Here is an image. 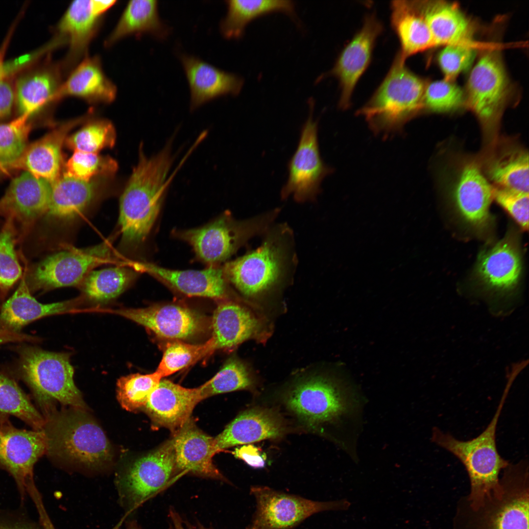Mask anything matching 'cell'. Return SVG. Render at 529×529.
<instances>
[{
    "instance_id": "cell-1",
    "label": "cell",
    "mask_w": 529,
    "mask_h": 529,
    "mask_svg": "<svg viewBox=\"0 0 529 529\" xmlns=\"http://www.w3.org/2000/svg\"><path fill=\"white\" fill-rule=\"evenodd\" d=\"M173 142L171 137L162 149L150 157L141 145L139 161L120 199L119 222L125 245H136L145 240L171 182L186 161L183 158L169 175L175 158Z\"/></svg>"
},
{
    "instance_id": "cell-2",
    "label": "cell",
    "mask_w": 529,
    "mask_h": 529,
    "mask_svg": "<svg viewBox=\"0 0 529 529\" xmlns=\"http://www.w3.org/2000/svg\"><path fill=\"white\" fill-rule=\"evenodd\" d=\"M264 235L259 247L222 267L227 281L250 298L290 282L297 265L293 232L287 223L273 225Z\"/></svg>"
},
{
    "instance_id": "cell-3",
    "label": "cell",
    "mask_w": 529,
    "mask_h": 529,
    "mask_svg": "<svg viewBox=\"0 0 529 529\" xmlns=\"http://www.w3.org/2000/svg\"><path fill=\"white\" fill-rule=\"evenodd\" d=\"M43 415L46 454L89 468L110 462L113 452L102 429L83 409L57 412L52 408Z\"/></svg>"
},
{
    "instance_id": "cell-4",
    "label": "cell",
    "mask_w": 529,
    "mask_h": 529,
    "mask_svg": "<svg viewBox=\"0 0 529 529\" xmlns=\"http://www.w3.org/2000/svg\"><path fill=\"white\" fill-rule=\"evenodd\" d=\"M405 61L398 52L383 81L357 113L377 135L400 131L423 109L427 83L408 68Z\"/></svg>"
},
{
    "instance_id": "cell-5",
    "label": "cell",
    "mask_w": 529,
    "mask_h": 529,
    "mask_svg": "<svg viewBox=\"0 0 529 529\" xmlns=\"http://www.w3.org/2000/svg\"><path fill=\"white\" fill-rule=\"evenodd\" d=\"M510 386L507 384L490 422L477 437L464 441L437 428L433 432L432 441L455 456L465 467L470 482V500L476 509L498 490L500 473L509 463L498 451L496 433Z\"/></svg>"
},
{
    "instance_id": "cell-6",
    "label": "cell",
    "mask_w": 529,
    "mask_h": 529,
    "mask_svg": "<svg viewBox=\"0 0 529 529\" xmlns=\"http://www.w3.org/2000/svg\"><path fill=\"white\" fill-rule=\"evenodd\" d=\"M285 402L291 411L311 427L354 419L361 407L345 385L321 375L297 382L286 394Z\"/></svg>"
},
{
    "instance_id": "cell-7",
    "label": "cell",
    "mask_w": 529,
    "mask_h": 529,
    "mask_svg": "<svg viewBox=\"0 0 529 529\" xmlns=\"http://www.w3.org/2000/svg\"><path fill=\"white\" fill-rule=\"evenodd\" d=\"M20 368L23 380L43 412L51 407L52 400L73 408L85 409L74 383V369L69 354L27 347L21 352Z\"/></svg>"
},
{
    "instance_id": "cell-8",
    "label": "cell",
    "mask_w": 529,
    "mask_h": 529,
    "mask_svg": "<svg viewBox=\"0 0 529 529\" xmlns=\"http://www.w3.org/2000/svg\"><path fill=\"white\" fill-rule=\"evenodd\" d=\"M280 212L276 208L249 219H234L228 213L203 227L181 231L178 235L193 248L197 257L213 265L226 260L250 239L264 235Z\"/></svg>"
},
{
    "instance_id": "cell-9",
    "label": "cell",
    "mask_w": 529,
    "mask_h": 529,
    "mask_svg": "<svg viewBox=\"0 0 529 529\" xmlns=\"http://www.w3.org/2000/svg\"><path fill=\"white\" fill-rule=\"evenodd\" d=\"M250 493L255 499L256 509L246 529H293L315 514L345 510L350 506L345 499L314 501L267 486H252Z\"/></svg>"
},
{
    "instance_id": "cell-10",
    "label": "cell",
    "mask_w": 529,
    "mask_h": 529,
    "mask_svg": "<svg viewBox=\"0 0 529 529\" xmlns=\"http://www.w3.org/2000/svg\"><path fill=\"white\" fill-rule=\"evenodd\" d=\"M310 112L303 125L297 148L288 164L289 175L281 191L282 199L292 196L297 202L314 201L321 184L332 168L322 160L318 141V123L313 118V101L310 100Z\"/></svg>"
},
{
    "instance_id": "cell-11",
    "label": "cell",
    "mask_w": 529,
    "mask_h": 529,
    "mask_svg": "<svg viewBox=\"0 0 529 529\" xmlns=\"http://www.w3.org/2000/svg\"><path fill=\"white\" fill-rule=\"evenodd\" d=\"M176 470L172 439L135 460L118 480L126 514L163 488Z\"/></svg>"
},
{
    "instance_id": "cell-12",
    "label": "cell",
    "mask_w": 529,
    "mask_h": 529,
    "mask_svg": "<svg viewBox=\"0 0 529 529\" xmlns=\"http://www.w3.org/2000/svg\"><path fill=\"white\" fill-rule=\"evenodd\" d=\"M46 451L42 430L19 429L9 419L0 421V470L12 476L22 494L35 484L34 467Z\"/></svg>"
},
{
    "instance_id": "cell-13",
    "label": "cell",
    "mask_w": 529,
    "mask_h": 529,
    "mask_svg": "<svg viewBox=\"0 0 529 529\" xmlns=\"http://www.w3.org/2000/svg\"><path fill=\"white\" fill-rule=\"evenodd\" d=\"M529 465L509 463L500 479L497 502L484 517L483 529H529Z\"/></svg>"
},
{
    "instance_id": "cell-14",
    "label": "cell",
    "mask_w": 529,
    "mask_h": 529,
    "mask_svg": "<svg viewBox=\"0 0 529 529\" xmlns=\"http://www.w3.org/2000/svg\"><path fill=\"white\" fill-rule=\"evenodd\" d=\"M469 106L485 122L499 115L509 92V82L500 56L494 51L482 55L470 73L467 85Z\"/></svg>"
},
{
    "instance_id": "cell-15",
    "label": "cell",
    "mask_w": 529,
    "mask_h": 529,
    "mask_svg": "<svg viewBox=\"0 0 529 529\" xmlns=\"http://www.w3.org/2000/svg\"><path fill=\"white\" fill-rule=\"evenodd\" d=\"M110 248L105 242L85 248H70L46 258L36 267L33 280L39 289L78 285L95 266L107 262Z\"/></svg>"
},
{
    "instance_id": "cell-16",
    "label": "cell",
    "mask_w": 529,
    "mask_h": 529,
    "mask_svg": "<svg viewBox=\"0 0 529 529\" xmlns=\"http://www.w3.org/2000/svg\"><path fill=\"white\" fill-rule=\"evenodd\" d=\"M382 30V24L375 16H367L361 29L342 49L329 72L339 81V106L341 109L350 106L355 87L370 62L376 39Z\"/></svg>"
},
{
    "instance_id": "cell-17",
    "label": "cell",
    "mask_w": 529,
    "mask_h": 529,
    "mask_svg": "<svg viewBox=\"0 0 529 529\" xmlns=\"http://www.w3.org/2000/svg\"><path fill=\"white\" fill-rule=\"evenodd\" d=\"M115 312L140 324L161 337L186 339L199 333L203 318L193 310L174 304L121 309Z\"/></svg>"
},
{
    "instance_id": "cell-18",
    "label": "cell",
    "mask_w": 529,
    "mask_h": 529,
    "mask_svg": "<svg viewBox=\"0 0 529 529\" xmlns=\"http://www.w3.org/2000/svg\"><path fill=\"white\" fill-rule=\"evenodd\" d=\"M202 400L200 387L188 388L162 380L143 409L154 426L167 428L174 434L191 419L194 408Z\"/></svg>"
},
{
    "instance_id": "cell-19",
    "label": "cell",
    "mask_w": 529,
    "mask_h": 529,
    "mask_svg": "<svg viewBox=\"0 0 529 529\" xmlns=\"http://www.w3.org/2000/svg\"><path fill=\"white\" fill-rule=\"evenodd\" d=\"M190 90V110L225 95H238L244 79L235 73L221 70L194 55H180Z\"/></svg>"
},
{
    "instance_id": "cell-20",
    "label": "cell",
    "mask_w": 529,
    "mask_h": 529,
    "mask_svg": "<svg viewBox=\"0 0 529 529\" xmlns=\"http://www.w3.org/2000/svg\"><path fill=\"white\" fill-rule=\"evenodd\" d=\"M61 63L50 60L24 71L15 79L16 101L20 115L29 117L51 103L59 100L63 82Z\"/></svg>"
},
{
    "instance_id": "cell-21",
    "label": "cell",
    "mask_w": 529,
    "mask_h": 529,
    "mask_svg": "<svg viewBox=\"0 0 529 529\" xmlns=\"http://www.w3.org/2000/svg\"><path fill=\"white\" fill-rule=\"evenodd\" d=\"M50 184L24 172L12 180L0 198V215L24 225L48 213Z\"/></svg>"
},
{
    "instance_id": "cell-22",
    "label": "cell",
    "mask_w": 529,
    "mask_h": 529,
    "mask_svg": "<svg viewBox=\"0 0 529 529\" xmlns=\"http://www.w3.org/2000/svg\"><path fill=\"white\" fill-rule=\"evenodd\" d=\"M102 17L94 11L92 0H74L70 3L55 27V35L68 45L61 62L64 73L77 65L86 54L92 40L100 26Z\"/></svg>"
},
{
    "instance_id": "cell-23",
    "label": "cell",
    "mask_w": 529,
    "mask_h": 529,
    "mask_svg": "<svg viewBox=\"0 0 529 529\" xmlns=\"http://www.w3.org/2000/svg\"><path fill=\"white\" fill-rule=\"evenodd\" d=\"M132 265L136 270L151 275L188 296L219 299L227 294V280L222 268L211 265L201 270H179L144 262H134Z\"/></svg>"
},
{
    "instance_id": "cell-24",
    "label": "cell",
    "mask_w": 529,
    "mask_h": 529,
    "mask_svg": "<svg viewBox=\"0 0 529 529\" xmlns=\"http://www.w3.org/2000/svg\"><path fill=\"white\" fill-rule=\"evenodd\" d=\"M171 439L177 470L223 479L212 460L214 456L219 452L215 438L200 430L191 419L174 434Z\"/></svg>"
},
{
    "instance_id": "cell-25",
    "label": "cell",
    "mask_w": 529,
    "mask_h": 529,
    "mask_svg": "<svg viewBox=\"0 0 529 529\" xmlns=\"http://www.w3.org/2000/svg\"><path fill=\"white\" fill-rule=\"evenodd\" d=\"M215 349H231L249 339L265 337L262 319L247 307L232 301L220 304L212 319Z\"/></svg>"
},
{
    "instance_id": "cell-26",
    "label": "cell",
    "mask_w": 529,
    "mask_h": 529,
    "mask_svg": "<svg viewBox=\"0 0 529 529\" xmlns=\"http://www.w3.org/2000/svg\"><path fill=\"white\" fill-rule=\"evenodd\" d=\"M286 431L282 417L268 409L256 408L237 416L215 438L220 452L234 446L278 438Z\"/></svg>"
},
{
    "instance_id": "cell-27",
    "label": "cell",
    "mask_w": 529,
    "mask_h": 529,
    "mask_svg": "<svg viewBox=\"0 0 529 529\" xmlns=\"http://www.w3.org/2000/svg\"><path fill=\"white\" fill-rule=\"evenodd\" d=\"M81 120L64 123L43 137L28 144L10 168L22 169L50 184L60 176L62 147L70 131Z\"/></svg>"
},
{
    "instance_id": "cell-28",
    "label": "cell",
    "mask_w": 529,
    "mask_h": 529,
    "mask_svg": "<svg viewBox=\"0 0 529 529\" xmlns=\"http://www.w3.org/2000/svg\"><path fill=\"white\" fill-rule=\"evenodd\" d=\"M494 187L475 163L466 164L456 181L454 198L463 218L477 227L485 226L489 220V209Z\"/></svg>"
},
{
    "instance_id": "cell-29",
    "label": "cell",
    "mask_w": 529,
    "mask_h": 529,
    "mask_svg": "<svg viewBox=\"0 0 529 529\" xmlns=\"http://www.w3.org/2000/svg\"><path fill=\"white\" fill-rule=\"evenodd\" d=\"M521 269L520 254L515 244L504 239L483 251L479 259L477 271L489 289L508 292L516 286Z\"/></svg>"
},
{
    "instance_id": "cell-30",
    "label": "cell",
    "mask_w": 529,
    "mask_h": 529,
    "mask_svg": "<svg viewBox=\"0 0 529 529\" xmlns=\"http://www.w3.org/2000/svg\"><path fill=\"white\" fill-rule=\"evenodd\" d=\"M117 88L106 76L98 56H86L63 81L59 99L74 96L90 102L109 103L115 99Z\"/></svg>"
},
{
    "instance_id": "cell-31",
    "label": "cell",
    "mask_w": 529,
    "mask_h": 529,
    "mask_svg": "<svg viewBox=\"0 0 529 529\" xmlns=\"http://www.w3.org/2000/svg\"><path fill=\"white\" fill-rule=\"evenodd\" d=\"M412 1L436 45L471 44V25L456 5L442 1Z\"/></svg>"
},
{
    "instance_id": "cell-32",
    "label": "cell",
    "mask_w": 529,
    "mask_h": 529,
    "mask_svg": "<svg viewBox=\"0 0 529 529\" xmlns=\"http://www.w3.org/2000/svg\"><path fill=\"white\" fill-rule=\"evenodd\" d=\"M48 214L63 222L71 221L80 216L94 200L98 184L65 174L50 184Z\"/></svg>"
},
{
    "instance_id": "cell-33",
    "label": "cell",
    "mask_w": 529,
    "mask_h": 529,
    "mask_svg": "<svg viewBox=\"0 0 529 529\" xmlns=\"http://www.w3.org/2000/svg\"><path fill=\"white\" fill-rule=\"evenodd\" d=\"M75 301L42 304L31 294L23 278L19 287L3 304L0 321L5 329L16 332L28 323L46 316L62 313L72 310Z\"/></svg>"
},
{
    "instance_id": "cell-34",
    "label": "cell",
    "mask_w": 529,
    "mask_h": 529,
    "mask_svg": "<svg viewBox=\"0 0 529 529\" xmlns=\"http://www.w3.org/2000/svg\"><path fill=\"white\" fill-rule=\"evenodd\" d=\"M391 9V24L399 40L402 58L406 60L436 46L427 24L412 1H393Z\"/></svg>"
},
{
    "instance_id": "cell-35",
    "label": "cell",
    "mask_w": 529,
    "mask_h": 529,
    "mask_svg": "<svg viewBox=\"0 0 529 529\" xmlns=\"http://www.w3.org/2000/svg\"><path fill=\"white\" fill-rule=\"evenodd\" d=\"M156 0L129 1L117 24L105 42L110 47L120 40L132 34L148 33L158 39H165L170 27L161 19Z\"/></svg>"
},
{
    "instance_id": "cell-36",
    "label": "cell",
    "mask_w": 529,
    "mask_h": 529,
    "mask_svg": "<svg viewBox=\"0 0 529 529\" xmlns=\"http://www.w3.org/2000/svg\"><path fill=\"white\" fill-rule=\"evenodd\" d=\"M227 12L220 21L219 29L227 39L241 37L247 25L263 15L281 12L290 15L295 13V4L290 0H228Z\"/></svg>"
},
{
    "instance_id": "cell-37",
    "label": "cell",
    "mask_w": 529,
    "mask_h": 529,
    "mask_svg": "<svg viewBox=\"0 0 529 529\" xmlns=\"http://www.w3.org/2000/svg\"><path fill=\"white\" fill-rule=\"evenodd\" d=\"M487 174L498 187L529 193L528 153L520 149L503 152L491 160Z\"/></svg>"
},
{
    "instance_id": "cell-38",
    "label": "cell",
    "mask_w": 529,
    "mask_h": 529,
    "mask_svg": "<svg viewBox=\"0 0 529 529\" xmlns=\"http://www.w3.org/2000/svg\"><path fill=\"white\" fill-rule=\"evenodd\" d=\"M13 416L32 429L42 430L45 418L12 379L0 373V421Z\"/></svg>"
},
{
    "instance_id": "cell-39",
    "label": "cell",
    "mask_w": 529,
    "mask_h": 529,
    "mask_svg": "<svg viewBox=\"0 0 529 529\" xmlns=\"http://www.w3.org/2000/svg\"><path fill=\"white\" fill-rule=\"evenodd\" d=\"M134 276L133 272L121 267L92 271L85 277L83 290L86 296L94 301H108L125 290Z\"/></svg>"
},
{
    "instance_id": "cell-40",
    "label": "cell",
    "mask_w": 529,
    "mask_h": 529,
    "mask_svg": "<svg viewBox=\"0 0 529 529\" xmlns=\"http://www.w3.org/2000/svg\"><path fill=\"white\" fill-rule=\"evenodd\" d=\"M254 383L247 365L236 358H231L213 378L199 387L203 400L217 394L251 389Z\"/></svg>"
},
{
    "instance_id": "cell-41",
    "label": "cell",
    "mask_w": 529,
    "mask_h": 529,
    "mask_svg": "<svg viewBox=\"0 0 529 529\" xmlns=\"http://www.w3.org/2000/svg\"><path fill=\"white\" fill-rule=\"evenodd\" d=\"M215 350L213 337L201 344L180 341L169 342L165 348L156 371L163 378L194 363Z\"/></svg>"
},
{
    "instance_id": "cell-42",
    "label": "cell",
    "mask_w": 529,
    "mask_h": 529,
    "mask_svg": "<svg viewBox=\"0 0 529 529\" xmlns=\"http://www.w3.org/2000/svg\"><path fill=\"white\" fill-rule=\"evenodd\" d=\"M162 379L156 371L150 374L136 373L120 377L117 383L119 402L122 408L129 411L143 409Z\"/></svg>"
},
{
    "instance_id": "cell-43",
    "label": "cell",
    "mask_w": 529,
    "mask_h": 529,
    "mask_svg": "<svg viewBox=\"0 0 529 529\" xmlns=\"http://www.w3.org/2000/svg\"><path fill=\"white\" fill-rule=\"evenodd\" d=\"M30 117L19 115L8 122L0 124V166L10 168L25 149L31 129Z\"/></svg>"
},
{
    "instance_id": "cell-44",
    "label": "cell",
    "mask_w": 529,
    "mask_h": 529,
    "mask_svg": "<svg viewBox=\"0 0 529 529\" xmlns=\"http://www.w3.org/2000/svg\"><path fill=\"white\" fill-rule=\"evenodd\" d=\"M115 141L113 125L105 120H97L86 125L74 134L67 137L65 144L74 151L97 153L112 147Z\"/></svg>"
},
{
    "instance_id": "cell-45",
    "label": "cell",
    "mask_w": 529,
    "mask_h": 529,
    "mask_svg": "<svg viewBox=\"0 0 529 529\" xmlns=\"http://www.w3.org/2000/svg\"><path fill=\"white\" fill-rule=\"evenodd\" d=\"M117 168L116 162L109 157L97 153L74 151L66 164L65 174L85 181L99 175H110Z\"/></svg>"
},
{
    "instance_id": "cell-46",
    "label": "cell",
    "mask_w": 529,
    "mask_h": 529,
    "mask_svg": "<svg viewBox=\"0 0 529 529\" xmlns=\"http://www.w3.org/2000/svg\"><path fill=\"white\" fill-rule=\"evenodd\" d=\"M464 101L462 89L451 80L445 79L427 84L423 109L436 112H448L459 108Z\"/></svg>"
},
{
    "instance_id": "cell-47",
    "label": "cell",
    "mask_w": 529,
    "mask_h": 529,
    "mask_svg": "<svg viewBox=\"0 0 529 529\" xmlns=\"http://www.w3.org/2000/svg\"><path fill=\"white\" fill-rule=\"evenodd\" d=\"M476 51L471 44L446 45L438 56V63L446 79L452 80L472 65Z\"/></svg>"
},
{
    "instance_id": "cell-48",
    "label": "cell",
    "mask_w": 529,
    "mask_h": 529,
    "mask_svg": "<svg viewBox=\"0 0 529 529\" xmlns=\"http://www.w3.org/2000/svg\"><path fill=\"white\" fill-rule=\"evenodd\" d=\"M22 269L15 249L14 237L7 226L0 232V288L6 289L22 276Z\"/></svg>"
},
{
    "instance_id": "cell-49",
    "label": "cell",
    "mask_w": 529,
    "mask_h": 529,
    "mask_svg": "<svg viewBox=\"0 0 529 529\" xmlns=\"http://www.w3.org/2000/svg\"><path fill=\"white\" fill-rule=\"evenodd\" d=\"M529 193L494 187L493 198L525 230L529 228Z\"/></svg>"
},
{
    "instance_id": "cell-50",
    "label": "cell",
    "mask_w": 529,
    "mask_h": 529,
    "mask_svg": "<svg viewBox=\"0 0 529 529\" xmlns=\"http://www.w3.org/2000/svg\"><path fill=\"white\" fill-rule=\"evenodd\" d=\"M14 75L0 79V119L8 116L16 101Z\"/></svg>"
},
{
    "instance_id": "cell-51",
    "label": "cell",
    "mask_w": 529,
    "mask_h": 529,
    "mask_svg": "<svg viewBox=\"0 0 529 529\" xmlns=\"http://www.w3.org/2000/svg\"><path fill=\"white\" fill-rule=\"evenodd\" d=\"M261 450L252 444H246L237 448L233 453L235 457L240 458L251 467L263 468L265 463L266 457Z\"/></svg>"
},
{
    "instance_id": "cell-52",
    "label": "cell",
    "mask_w": 529,
    "mask_h": 529,
    "mask_svg": "<svg viewBox=\"0 0 529 529\" xmlns=\"http://www.w3.org/2000/svg\"><path fill=\"white\" fill-rule=\"evenodd\" d=\"M14 27L11 28L0 48V79L7 75L16 74L18 72L13 60L9 62L5 61V54L14 31Z\"/></svg>"
},
{
    "instance_id": "cell-53",
    "label": "cell",
    "mask_w": 529,
    "mask_h": 529,
    "mask_svg": "<svg viewBox=\"0 0 529 529\" xmlns=\"http://www.w3.org/2000/svg\"><path fill=\"white\" fill-rule=\"evenodd\" d=\"M33 502L36 507L40 521L44 529H55L47 514L42 499L36 498L33 500Z\"/></svg>"
},
{
    "instance_id": "cell-54",
    "label": "cell",
    "mask_w": 529,
    "mask_h": 529,
    "mask_svg": "<svg viewBox=\"0 0 529 529\" xmlns=\"http://www.w3.org/2000/svg\"><path fill=\"white\" fill-rule=\"evenodd\" d=\"M32 337L23 334L0 328V344L13 341L31 340Z\"/></svg>"
},
{
    "instance_id": "cell-55",
    "label": "cell",
    "mask_w": 529,
    "mask_h": 529,
    "mask_svg": "<svg viewBox=\"0 0 529 529\" xmlns=\"http://www.w3.org/2000/svg\"><path fill=\"white\" fill-rule=\"evenodd\" d=\"M169 516L171 521L169 529H207L199 525L195 527L186 523L173 509H170Z\"/></svg>"
},
{
    "instance_id": "cell-56",
    "label": "cell",
    "mask_w": 529,
    "mask_h": 529,
    "mask_svg": "<svg viewBox=\"0 0 529 529\" xmlns=\"http://www.w3.org/2000/svg\"><path fill=\"white\" fill-rule=\"evenodd\" d=\"M117 2L116 0H92V3L94 12L97 15L103 16V14L112 7Z\"/></svg>"
},
{
    "instance_id": "cell-57",
    "label": "cell",
    "mask_w": 529,
    "mask_h": 529,
    "mask_svg": "<svg viewBox=\"0 0 529 529\" xmlns=\"http://www.w3.org/2000/svg\"><path fill=\"white\" fill-rule=\"evenodd\" d=\"M0 529H29L23 526L9 524L0 522Z\"/></svg>"
},
{
    "instance_id": "cell-58",
    "label": "cell",
    "mask_w": 529,
    "mask_h": 529,
    "mask_svg": "<svg viewBox=\"0 0 529 529\" xmlns=\"http://www.w3.org/2000/svg\"><path fill=\"white\" fill-rule=\"evenodd\" d=\"M127 529H141L134 522H132L128 526Z\"/></svg>"
}]
</instances>
